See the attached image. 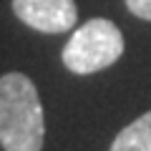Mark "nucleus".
Masks as SVG:
<instances>
[{"instance_id":"obj_3","label":"nucleus","mask_w":151,"mask_h":151,"mask_svg":"<svg viewBox=\"0 0 151 151\" xmlns=\"http://www.w3.org/2000/svg\"><path fill=\"white\" fill-rule=\"evenodd\" d=\"M13 13L40 33H65L78 20L73 0H13Z\"/></svg>"},{"instance_id":"obj_2","label":"nucleus","mask_w":151,"mask_h":151,"mask_svg":"<svg viewBox=\"0 0 151 151\" xmlns=\"http://www.w3.org/2000/svg\"><path fill=\"white\" fill-rule=\"evenodd\" d=\"M124 53V35L119 25L106 18L83 23L63 48V63L70 73L88 76L113 65Z\"/></svg>"},{"instance_id":"obj_5","label":"nucleus","mask_w":151,"mask_h":151,"mask_svg":"<svg viewBox=\"0 0 151 151\" xmlns=\"http://www.w3.org/2000/svg\"><path fill=\"white\" fill-rule=\"evenodd\" d=\"M126 8L134 15H139V18L151 23V0H126Z\"/></svg>"},{"instance_id":"obj_4","label":"nucleus","mask_w":151,"mask_h":151,"mask_svg":"<svg viewBox=\"0 0 151 151\" xmlns=\"http://www.w3.org/2000/svg\"><path fill=\"white\" fill-rule=\"evenodd\" d=\"M111 151H151V111L126 126L113 139Z\"/></svg>"},{"instance_id":"obj_1","label":"nucleus","mask_w":151,"mask_h":151,"mask_svg":"<svg viewBox=\"0 0 151 151\" xmlns=\"http://www.w3.org/2000/svg\"><path fill=\"white\" fill-rule=\"evenodd\" d=\"M45 139L43 103L23 73L0 78V146L3 151H40Z\"/></svg>"}]
</instances>
